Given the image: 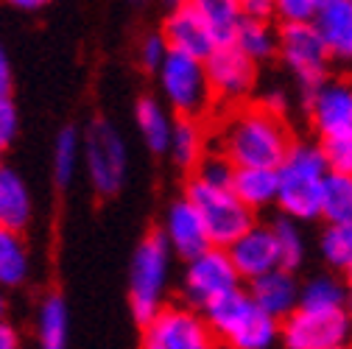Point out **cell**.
<instances>
[{
    "instance_id": "obj_1",
    "label": "cell",
    "mask_w": 352,
    "mask_h": 349,
    "mask_svg": "<svg viewBox=\"0 0 352 349\" xmlns=\"http://www.w3.org/2000/svg\"><path fill=\"white\" fill-rule=\"evenodd\" d=\"M291 143L294 137L285 123V112L272 109L266 101L235 104L215 132V148L227 154L235 165L277 168L285 159Z\"/></svg>"
},
{
    "instance_id": "obj_2",
    "label": "cell",
    "mask_w": 352,
    "mask_h": 349,
    "mask_svg": "<svg viewBox=\"0 0 352 349\" xmlns=\"http://www.w3.org/2000/svg\"><path fill=\"white\" fill-rule=\"evenodd\" d=\"M327 170L330 162L322 143H291L277 165V207L299 224L316 221Z\"/></svg>"
},
{
    "instance_id": "obj_3",
    "label": "cell",
    "mask_w": 352,
    "mask_h": 349,
    "mask_svg": "<svg viewBox=\"0 0 352 349\" xmlns=\"http://www.w3.org/2000/svg\"><path fill=\"white\" fill-rule=\"evenodd\" d=\"M215 344L232 349H269L280 341L283 322L266 313L249 291L235 288L204 311Z\"/></svg>"
},
{
    "instance_id": "obj_4",
    "label": "cell",
    "mask_w": 352,
    "mask_h": 349,
    "mask_svg": "<svg viewBox=\"0 0 352 349\" xmlns=\"http://www.w3.org/2000/svg\"><path fill=\"white\" fill-rule=\"evenodd\" d=\"M170 254L173 249L162 232H148L135 251L129 274V308L138 324H146L165 304Z\"/></svg>"
},
{
    "instance_id": "obj_5",
    "label": "cell",
    "mask_w": 352,
    "mask_h": 349,
    "mask_svg": "<svg viewBox=\"0 0 352 349\" xmlns=\"http://www.w3.org/2000/svg\"><path fill=\"white\" fill-rule=\"evenodd\" d=\"M157 78L162 101L176 117H204L215 104L204 59L199 56L168 51V56L157 67Z\"/></svg>"
},
{
    "instance_id": "obj_6",
    "label": "cell",
    "mask_w": 352,
    "mask_h": 349,
    "mask_svg": "<svg viewBox=\"0 0 352 349\" xmlns=\"http://www.w3.org/2000/svg\"><path fill=\"white\" fill-rule=\"evenodd\" d=\"M185 196L199 210L212 246L227 249L238 235H243L254 224V210L246 207L230 185H210L193 177L185 188Z\"/></svg>"
},
{
    "instance_id": "obj_7",
    "label": "cell",
    "mask_w": 352,
    "mask_h": 349,
    "mask_svg": "<svg viewBox=\"0 0 352 349\" xmlns=\"http://www.w3.org/2000/svg\"><path fill=\"white\" fill-rule=\"evenodd\" d=\"M140 344L146 349H207L215 346V335L204 311L193 308L188 302H173L146 322Z\"/></svg>"
},
{
    "instance_id": "obj_8",
    "label": "cell",
    "mask_w": 352,
    "mask_h": 349,
    "mask_svg": "<svg viewBox=\"0 0 352 349\" xmlns=\"http://www.w3.org/2000/svg\"><path fill=\"white\" fill-rule=\"evenodd\" d=\"M277 56L296 78L305 98L327 78V67L333 59L314 23H283Z\"/></svg>"
},
{
    "instance_id": "obj_9",
    "label": "cell",
    "mask_w": 352,
    "mask_h": 349,
    "mask_svg": "<svg viewBox=\"0 0 352 349\" xmlns=\"http://www.w3.org/2000/svg\"><path fill=\"white\" fill-rule=\"evenodd\" d=\"M241 288V274L232 266L230 251L224 246H210L201 254L188 260V269L182 274V302L193 304L199 311H207L212 302Z\"/></svg>"
},
{
    "instance_id": "obj_10",
    "label": "cell",
    "mask_w": 352,
    "mask_h": 349,
    "mask_svg": "<svg viewBox=\"0 0 352 349\" xmlns=\"http://www.w3.org/2000/svg\"><path fill=\"white\" fill-rule=\"evenodd\" d=\"M84 157L90 185L98 196H115L126 182V143L118 132V126L98 117L90 123L84 135Z\"/></svg>"
},
{
    "instance_id": "obj_11",
    "label": "cell",
    "mask_w": 352,
    "mask_h": 349,
    "mask_svg": "<svg viewBox=\"0 0 352 349\" xmlns=\"http://www.w3.org/2000/svg\"><path fill=\"white\" fill-rule=\"evenodd\" d=\"M280 341L288 349H341L352 344L349 311H305L296 308L283 319Z\"/></svg>"
},
{
    "instance_id": "obj_12",
    "label": "cell",
    "mask_w": 352,
    "mask_h": 349,
    "mask_svg": "<svg viewBox=\"0 0 352 349\" xmlns=\"http://www.w3.org/2000/svg\"><path fill=\"white\" fill-rule=\"evenodd\" d=\"M204 67L218 104H243L257 84V62L249 59L235 42H218L204 56Z\"/></svg>"
},
{
    "instance_id": "obj_13",
    "label": "cell",
    "mask_w": 352,
    "mask_h": 349,
    "mask_svg": "<svg viewBox=\"0 0 352 349\" xmlns=\"http://www.w3.org/2000/svg\"><path fill=\"white\" fill-rule=\"evenodd\" d=\"M305 101H307V117H311V126L322 143L352 135V81L349 78L327 76Z\"/></svg>"
},
{
    "instance_id": "obj_14",
    "label": "cell",
    "mask_w": 352,
    "mask_h": 349,
    "mask_svg": "<svg viewBox=\"0 0 352 349\" xmlns=\"http://www.w3.org/2000/svg\"><path fill=\"white\" fill-rule=\"evenodd\" d=\"M162 36H165L170 51L190 54V56H199V59H204L218 45L210 25L204 23L199 9L193 6V0H182V3L170 6L168 17L162 23Z\"/></svg>"
},
{
    "instance_id": "obj_15",
    "label": "cell",
    "mask_w": 352,
    "mask_h": 349,
    "mask_svg": "<svg viewBox=\"0 0 352 349\" xmlns=\"http://www.w3.org/2000/svg\"><path fill=\"white\" fill-rule=\"evenodd\" d=\"M227 251H230V260L238 269L241 280H246V282L280 266V249H277L274 229L263 227V224H252L243 235H238L227 246Z\"/></svg>"
},
{
    "instance_id": "obj_16",
    "label": "cell",
    "mask_w": 352,
    "mask_h": 349,
    "mask_svg": "<svg viewBox=\"0 0 352 349\" xmlns=\"http://www.w3.org/2000/svg\"><path fill=\"white\" fill-rule=\"evenodd\" d=\"M162 235L168 238L173 254H179L182 260H190V257H196L212 246L201 215L188 196L168 204L165 221H162Z\"/></svg>"
},
{
    "instance_id": "obj_17",
    "label": "cell",
    "mask_w": 352,
    "mask_h": 349,
    "mask_svg": "<svg viewBox=\"0 0 352 349\" xmlns=\"http://www.w3.org/2000/svg\"><path fill=\"white\" fill-rule=\"evenodd\" d=\"M249 293L263 311L280 322L288 313H294L299 304V282L294 280V271L285 266H277L266 274L249 280Z\"/></svg>"
},
{
    "instance_id": "obj_18",
    "label": "cell",
    "mask_w": 352,
    "mask_h": 349,
    "mask_svg": "<svg viewBox=\"0 0 352 349\" xmlns=\"http://www.w3.org/2000/svg\"><path fill=\"white\" fill-rule=\"evenodd\" d=\"M333 59L352 62V0H327L314 17Z\"/></svg>"
},
{
    "instance_id": "obj_19",
    "label": "cell",
    "mask_w": 352,
    "mask_h": 349,
    "mask_svg": "<svg viewBox=\"0 0 352 349\" xmlns=\"http://www.w3.org/2000/svg\"><path fill=\"white\" fill-rule=\"evenodd\" d=\"M230 188L235 196L252 207L266 210L277 204V168H257V165H235Z\"/></svg>"
},
{
    "instance_id": "obj_20",
    "label": "cell",
    "mask_w": 352,
    "mask_h": 349,
    "mask_svg": "<svg viewBox=\"0 0 352 349\" xmlns=\"http://www.w3.org/2000/svg\"><path fill=\"white\" fill-rule=\"evenodd\" d=\"M207 143L210 137H207V126L201 123V117H176L168 154L173 165H179L182 170H193L207 154Z\"/></svg>"
},
{
    "instance_id": "obj_21",
    "label": "cell",
    "mask_w": 352,
    "mask_h": 349,
    "mask_svg": "<svg viewBox=\"0 0 352 349\" xmlns=\"http://www.w3.org/2000/svg\"><path fill=\"white\" fill-rule=\"evenodd\" d=\"M135 120H138V132L151 154H168L170 146V132H173V117L168 115V104L143 95L135 106Z\"/></svg>"
},
{
    "instance_id": "obj_22",
    "label": "cell",
    "mask_w": 352,
    "mask_h": 349,
    "mask_svg": "<svg viewBox=\"0 0 352 349\" xmlns=\"http://www.w3.org/2000/svg\"><path fill=\"white\" fill-rule=\"evenodd\" d=\"M31 274V254L23 229L0 224V288H20Z\"/></svg>"
},
{
    "instance_id": "obj_23",
    "label": "cell",
    "mask_w": 352,
    "mask_h": 349,
    "mask_svg": "<svg viewBox=\"0 0 352 349\" xmlns=\"http://www.w3.org/2000/svg\"><path fill=\"white\" fill-rule=\"evenodd\" d=\"M31 215H34V201L23 177L12 168H0V224L25 229Z\"/></svg>"
},
{
    "instance_id": "obj_24",
    "label": "cell",
    "mask_w": 352,
    "mask_h": 349,
    "mask_svg": "<svg viewBox=\"0 0 352 349\" xmlns=\"http://www.w3.org/2000/svg\"><path fill=\"white\" fill-rule=\"evenodd\" d=\"M36 341L45 349H62L70 341V313L67 302L59 293L42 299L36 311Z\"/></svg>"
},
{
    "instance_id": "obj_25",
    "label": "cell",
    "mask_w": 352,
    "mask_h": 349,
    "mask_svg": "<svg viewBox=\"0 0 352 349\" xmlns=\"http://www.w3.org/2000/svg\"><path fill=\"white\" fill-rule=\"evenodd\" d=\"M305 311H349V288L346 282L319 274L299 285V304Z\"/></svg>"
},
{
    "instance_id": "obj_26",
    "label": "cell",
    "mask_w": 352,
    "mask_h": 349,
    "mask_svg": "<svg viewBox=\"0 0 352 349\" xmlns=\"http://www.w3.org/2000/svg\"><path fill=\"white\" fill-rule=\"evenodd\" d=\"M235 45L254 62H266L272 56H277V45H280V28L272 25V20H252L243 17L238 31H235Z\"/></svg>"
},
{
    "instance_id": "obj_27",
    "label": "cell",
    "mask_w": 352,
    "mask_h": 349,
    "mask_svg": "<svg viewBox=\"0 0 352 349\" xmlns=\"http://www.w3.org/2000/svg\"><path fill=\"white\" fill-rule=\"evenodd\" d=\"M319 218L327 224L352 221V177L341 170H327L322 185V210Z\"/></svg>"
},
{
    "instance_id": "obj_28",
    "label": "cell",
    "mask_w": 352,
    "mask_h": 349,
    "mask_svg": "<svg viewBox=\"0 0 352 349\" xmlns=\"http://www.w3.org/2000/svg\"><path fill=\"white\" fill-rule=\"evenodd\" d=\"M193 6L210 25L215 42H232L235 31L243 20L241 0H193Z\"/></svg>"
},
{
    "instance_id": "obj_29",
    "label": "cell",
    "mask_w": 352,
    "mask_h": 349,
    "mask_svg": "<svg viewBox=\"0 0 352 349\" xmlns=\"http://www.w3.org/2000/svg\"><path fill=\"white\" fill-rule=\"evenodd\" d=\"M324 263L341 274L352 271V221H338V224H327V229L322 232L319 240Z\"/></svg>"
},
{
    "instance_id": "obj_30",
    "label": "cell",
    "mask_w": 352,
    "mask_h": 349,
    "mask_svg": "<svg viewBox=\"0 0 352 349\" xmlns=\"http://www.w3.org/2000/svg\"><path fill=\"white\" fill-rule=\"evenodd\" d=\"M78 157H81V137L73 126L62 128L54 143V182L56 188H70L76 168H78Z\"/></svg>"
},
{
    "instance_id": "obj_31",
    "label": "cell",
    "mask_w": 352,
    "mask_h": 349,
    "mask_svg": "<svg viewBox=\"0 0 352 349\" xmlns=\"http://www.w3.org/2000/svg\"><path fill=\"white\" fill-rule=\"evenodd\" d=\"M274 238H277V249H280V266L296 271L305 260V238L299 229V221H294L291 215L283 212V218L272 224Z\"/></svg>"
},
{
    "instance_id": "obj_32",
    "label": "cell",
    "mask_w": 352,
    "mask_h": 349,
    "mask_svg": "<svg viewBox=\"0 0 352 349\" xmlns=\"http://www.w3.org/2000/svg\"><path fill=\"white\" fill-rule=\"evenodd\" d=\"M232 173H235V162L221 154V151H207L201 157V162L193 168V177L210 182V185H230L232 182Z\"/></svg>"
},
{
    "instance_id": "obj_33",
    "label": "cell",
    "mask_w": 352,
    "mask_h": 349,
    "mask_svg": "<svg viewBox=\"0 0 352 349\" xmlns=\"http://www.w3.org/2000/svg\"><path fill=\"white\" fill-rule=\"evenodd\" d=\"M319 0H274V20L283 23H314Z\"/></svg>"
},
{
    "instance_id": "obj_34",
    "label": "cell",
    "mask_w": 352,
    "mask_h": 349,
    "mask_svg": "<svg viewBox=\"0 0 352 349\" xmlns=\"http://www.w3.org/2000/svg\"><path fill=\"white\" fill-rule=\"evenodd\" d=\"M168 51H170V48H168L162 31H160V34H148V36L143 39V45H140V65H143V70L157 73V67L162 65V59L168 56Z\"/></svg>"
},
{
    "instance_id": "obj_35",
    "label": "cell",
    "mask_w": 352,
    "mask_h": 349,
    "mask_svg": "<svg viewBox=\"0 0 352 349\" xmlns=\"http://www.w3.org/2000/svg\"><path fill=\"white\" fill-rule=\"evenodd\" d=\"M17 132H20L17 106L12 104V98H3L0 101V151L9 148L17 140Z\"/></svg>"
},
{
    "instance_id": "obj_36",
    "label": "cell",
    "mask_w": 352,
    "mask_h": 349,
    "mask_svg": "<svg viewBox=\"0 0 352 349\" xmlns=\"http://www.w3.org/2000/svg\"><path fill=\"white\" fill-rule=\"evenodd\" d=\"M322 146L327 151L330 170H341V173H349V177H352V135L349 137H341V140L322 143Z\"/></svg>"
},
{
    "instance_id": "obj_37",
    "label": "cell",
    "mask_w": 352,
    "mask_h": 349,
    "mask_svg": "<svg viewBox=\"0 0 352 349\" xmlns=\"http://www.w3.org/2000/svg\"><path fill=\"white\" fill-rule=\"evenodd\" d=\"M243 17L252 20H274V0H241Z\"/></svg>"
},
{
    "instance_id": "obj_38",
    "label": "cell",
    "mask_w": 352,
    "mask_h": 349,
    "mask_svg": "<svg viewBox=\"0 0 352 349\" xmlns=\"http://www.w3.org/2000/svg\"><path fill=\"white\" fill-rule=\"evenodd\" d=\"M12 87H14V73H12V62L6 56V51L0 48V101L12 98Z\"/></svg>"
},
{
    "instance_id": "obj_39",
    "label": "cell",
    "mask_w": 352,
    "mask_h": 349,
    "mask_svg": "<svg viewBox=\"0 0 352 349\" xmlns=\"http://www.w3.org/2000/svg\"><path fill=\"white\" fill-rule=\"evenodd\" d=\"M17 346H20L17 330L6 319H0V349H17Z\"/></svg>"
},
{
    "instance_id": "obj_40",
    "label": "cell",
    "mask_w": 352,
    "mask_h": 349,
    "mask_svg": "<svg viewBox=\"0 0 352 349\" xmlns=\"http://www.w3.org/2000/svg\"><path fill=\"white\" fill-rule=\"evenodd\" d=\"M9 3H12L14 9H23V12H36V9H42V6H48L51 0H9Z\"/></svg>"
},
{
    "instance_id": "obj_41",
    "label": "cell",
    "mask_w": 352,
    "mask_h": 349,
    "mask_svg": "<svg viewBox=\"0 0 352 349\" xmlns=\"http://www.w3.org/2000/svg\"><path fill=\"white\" fill-rule=\"evenodd\" d=\"M165 3H168V6H176V3H182V0H165Z\"/></svg>"
},
{
    "instance_id": "obj_42",
    "label": "cell",
    "mask_w": 352,
    "mask_h": 349,
    "mask_svg": "<svg viewBox=\"0 0 352 349\" xmlns=\"http://www.w3.org/2000/svg\"><path fill=\"white\" fill-rule=\"evenodd\" d=\"M322 3H327V0H319V6H322Z\"/></svg>"
}]
</instances>
